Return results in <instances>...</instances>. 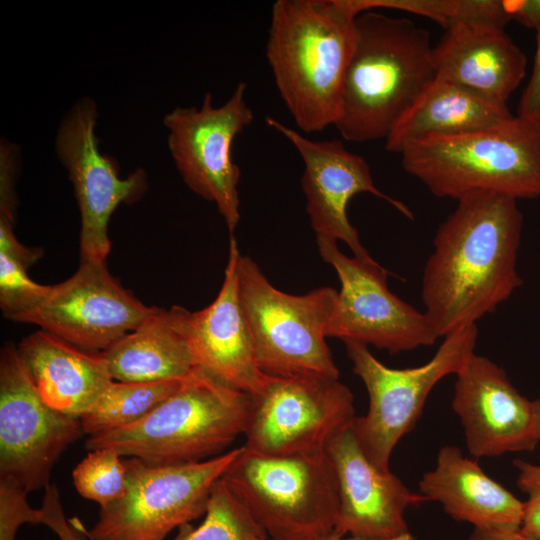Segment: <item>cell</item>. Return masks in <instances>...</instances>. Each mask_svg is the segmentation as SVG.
Segmentation results:
<instances>
[{
	"label": "cell",
	"instance_id": "cell-1",
	"mask_svg": "<svg viewBox=\"0 0 540 540\" xmlns=\"http://www.w3.org/2000/svg\"><path fill=\"white\" fill-rule=\"evenodd\" d=\"M457 201L437 229L422 275L424 312L439 337L476 324L522 285L518 200L475 191Z\"/></svg>",
	"mask_w": 540,
	"mask_h": 540
},
{
	"label": "cell",
	"instance_id": "cell-2",
	"mask_svg": "<svg viewBox=\"0 0 540 540\" xmlns=\"http://www.w3.org/2000/svg\"><path fill=\"white\" fill-rule=\"evenodd\" d=\"M357 15L351 0H277L272 6L266 57L303 132L322 131L339 117Z\"/></svg>",
	"mask_w": 540,
	"mask_h": 540
},
{
	"label": "cell",
	"instance_id": "cell-3",
	"mask_svg": "<svg viewBox=\"0 0 540 540\" xmlns=\"http://www.w3.org/2000/svg\"><path fill=\"white\" fill-rule=\"evenodd\" d=\"M356 38L335 127L343 139H386L435 80L429 33L404 17L368 10L355 19Z\"/></svg>",
	"mask_w": 540,
	"mask_h": 540
},
{
	"label": "cell",
	"instance_id": "cell-4",
	"mask_svg": "<svg viewBox=\"0 0 540 540\" xmlns=\"http://www.w3.org/2000/svg\"><path fill=\"white\" fill-rule=\"evenodd\" d=\"M399 154L404 170L439 198L475 191L540 197V121L514 116L470 134L417 139Z\"/></svg>",
	"mask_w": 540,
	"mask_h": 540
},
{
	"label": "cell",
	"instance_id": "cell-5",
	"mask_svg": "<svg viewBox=\"0 0 540 540\" xmlns=\"http://www.w3.org/2000/svg\"><path fill=\"white\" fill-rule=\"evenodd\" d=\"M250 395L196 371L140 421L88 436V450L113 448L154 465L200 462L244 433Z\"/></svg>",
	"mask_w": 540,
	"mask_h": 540
},
{
	"label": "cell",
	"instance_id": "cell-6",
	"mask_svg": "<svg viewBox=\"0 0 540 540\" xmlns=\"http://www.w3.org/2000/svg\"><path fill=\"white\" fill-rule=\"evenodd\" d=\"M221 480L270 540H327L339 511V485L327 452L271 456L244 445Z\"/></svg>",
	"mask_w": 540,
	"mask_h": 540
},
{
	"label": "cell",
	"instance_id": "cell-7",
	"mask_svg": "<svg viewBox=\"0 0 540 540\" xmlns=\"http://www.w3.org/2000/svg\"><path fill=\"white\" fill-rule=\"evenodd\" d=\"M240 300L257 363L270 377L338 379L339 370L326 342L337 297L329 286L303 295L275 288L248 256L238 259Z\"/></svg>",
	"mask_w": 540,
	"mask_h": 540
},
{
	"label": "cell",
	"instance_id": "cell-8",
	"mask_svg": "<svg viewBox=\"0 0 540 540\" xmlns=\"http://www.w3.org/2000/svg\"><path fill=\"white\" fill-rule=\"evenodd\" d=\"M476 324L461 327L444 337L426 363L402 369L381 363L356 341H344L353 372L364 383L369 408L356 417L353 432L368 460L382 471H390V458L397 443L420 419L428 395L443 378L456 374L474 353Z\"/></svg>",
	"mask_w": 540,
	"mask_h": 540
},
{
	"label": "cell",
	"instance_id": "cell-9",
	"mask_svg": "<svg viewBox=\"0 0 540 540\" xmlns=\"http://www.w3.org/2000/svg\"><path fill=\"white\" fill-rule=\"evenodd\" d=\"M241 447L200 462L154 465L124 460L126 490L100 507L90 540H165L175 528L205 514L214 485L236 459Z\"/></svg>",
	"mask_w": 540,
	"mask_h": 540
},
{
	"label": "cell",
	"instance_id": "cell-10",
	"mask_svg": "<svg viewBox=\"0 0 540 540\" xmlns=\"http://www.w3.org/2000/svg\"><path fill=\"white\" fill-rule=\"evenodd\" d=\"M246 92L247 84L239 82L221 106H215L207 92L199 107H176L163 117L178 173L194 193L216 205L230 235L240 221L241 172L233 161L232 145L254 119Z\"/></svg>",
	"mask_w": 540,
	"mask_h": 540
},
{
	"label": "cell",
	"instance_id": "cell-11",
	"mask_svg": "<svg viewBox=\"0 0 540 540\" xmlns=\"http://www.w3.org/2000/svg\"><path fill=\"white\" fill-rule=\"evenodd\" d=\"M250 398L244 446L264 455L324 451L356 418L353 394L339 379L271 377Z\"/></svg>",
	"mask_w": 540,
	"mask_h": 540
},
{
	"label": "cell",
	"instance_id": "cell-12",
	"mask_svg": "<svg viewBox=\"0 0 540 540\" xmlns=\"http://www.w3.org/2000/svg\"><path fill=\"white\" fill-rule=\"evenodd\" d=\"M316 242L322 259L334 267L341 284L327 337L371 345L390 354L435 343L439 336L425 312L389 290L388 272L373 258L348 257L336 240L327 237L316 236Z\"/></svg>",
	"mask_w": 540,
	"mask_h": 540
},
{
	"label": "cell",
	"instance_id": "cell-13",
	"mask_svg": "<svg viewBox=\"0 0 540 540\" xmlns=\"http://www.w3.org/2000/svg\"><path fill=\"white\" fill-rule=\"evenodd\" d=\"M98 115L94 99H78L59 124L55 151L68 173L80 211L81 260L106 262L111 248L110 217L120 204L134 203L144 195L148 176L137 168L120 178L117 161L100 151L95 133Z\"/></svg>",
	"mask_w": 540,
	"mask_h": 540
},
{
	"label": "cell",
	"instance_id": "cell-14",
	"mask_svg": "<svg viewBox=\"0 0 540 540\" xmlns=\"http://www.w3.org/2000/svg\"><path fill=\"white\" fill-rule=\"evenodd\" d=\"M83 433L81 420L49 407L15 346L0 355V478L28 493L50 484L52 468Z\"/></svg>",
	"mask_w": 540,
	"mask_h": 540
},
{
	"label": "cell",
	"instance_id": "cell-15",
	"mask_svg": "<svg viewBox=\"0 0 540 540\" xmlns=\"http://www.w3.org/2000/svg\"><path fill=\"white\" fill-rule=\"evenodd\" d=\"M155 309L121 286L106 262L81 260L71 277L52 285L46 300L17 321L38 325L85 351L104 352Z\"/></svg>",
	"mask_w": 540,
	"mask_h": 540
},
{
	"label": "cell",
	"instance_id": "cell-16",
	"mask_svg": "<svg viewBox=\"0 0 540 540\" xmlns=\"http://www.w3.org/2000/svg\"><path fill=\"white\" fill-rule=\"evenodd\" d=\"M266 123L283 135L303 160L301 186L306 199V211L316 236L343 241L354 257L372 259L347 216L349 201L359 193H371L413 219L407 205L375 186L366 160L348 151L342 141L311 140L269 116L266 117Z\"/></svg>",
	"mask_w": 540,
	"mask_h": 540
},
{
	"label": "cell",
	"instance_id": "cell-17",
	"mask_svg": "<svg viewBox=\"0 0 540 540\" xmlns=\"http://www.w3.org/2000/svg\"><path fill=\"white\" fill-rule=\"evenodd\" d=\"M455 375L452 408L473 457L532 451L538 445L533 400L514 387L503 368L473 353Z\"/></svg>",
	"mask_w": 540,
	"mask_h": 540
},
{
	"label": "cell",
	"instance_id": "cell-18",
	"mask_svg": "<svg viewBox=\"0 0 540 540\" xmlns=\"http://www.w3.org/2000/svg\"><path fill=\"white\" fill-rule=\"evenodd\" d=\"M326 450L339 485L334 532L352 540H413L405 511L428 500L411 492L391 471L374 466L361 450L352 426Z\"/></svg>",
	"mask_w": 540,
	"mask_h": 540
},
{
	"label": "cell",
	"instance_id": "cell-19",
	"mask_svg": "<svg viewBox=\"0 0 540 540\" xmlns=\"http://www.w3.org/2000/svg\"><path fill=\"white\" fill-rule=\"evenodd\" d=\"M240 252L230 235L224 281L207 307L189 312L188 336L197 370L250 396L261 392L271 377L260 369L239 294Z\"/></svg>",
	"mask_w": 540,
	"mask_h": 540
},
{
	"label": "cell",
	"instance_id": "cell-20",
	"mask_svg": "<svg viewBox=\"0 0 540 540\" xmlns=\"http://www.w3.org/2000/svg\"><path fill=\"white\" fill-rule=\"evenodd\" d=\"M436 77L506 103L525 76L526 57L504 27L454 24L432 50Z\"/></svg>",
	"mask_w": 540,
	"mask_h": 540
},
{
	"label": "cell",
	"instance_id": "cell-21",
	"mask_svg": "<svg viewBox=\"0 0 540 540\" xmlns=\"http://www.w3.org/2000/svg\"><path fill=\"white\" fill-rule=\"evenodd\" d=\"M17 350L42 400L75 418L88 413L113 381L102 352L85 351L44 330L25 337Z\"/></svg>",
	"mask_w": 540,
	"mask_h": 540
},
{
	"label": "cell",
	"instance_id": "cell-22",
	"mask_svg": "<svg viewBox=\"0 0 540 540\" xmlns=\"http://www.w3.org/2000/svg\"><path fill=\"white\" fill-rule=\"evenodd\" d=\"M420 494L442 505L444 512L473 529H518L524 502L488 476L456 446H443L435 467L419 481Z\"/></svg>",
	"mask_w": 540,
	"mask_h": 540
},
{
	"label": "cell",
	"instance_id": "cell-23",
	"mask_svg": "<svg viewBox=\"0 0 540 540\" xmlns=\"http://www.w3.org/2000/svg\"><path fill=\"white\" fill-rule=\"evenodd\" d=\"M187 309L157 308L103 353L115 381L186 379L197 370L188 336Z\"/></svg>",
	"mask_w": 540,
	"mask_h": 540
},
{
	"label": "cell",
	"instance_id": "cell-24",
	"mask_svg": "<svg viewBox=\"0 0 540 540\" xmlns=\"http://www.w3.org/2000/svg\"><path fill=\"white\" fill-rule=\"evenodd\" d=\"M513 117L506 103L436 77L392 129L385 148L399 153L417 139L470 134L494 128Z\"/></svg>",
	"mask_w": 540,
	"mask_h": 540
},
{
	"label": "cell",
	"instance_id": "cell-25",
	"mask_svg": "<svg viewBox=\"0 0 540 540\" xmlns=\"http://www.w3.org/2000/svg\"><path fill=\"white\" fill-rule=\"evenodd\" d=\"M186 379L113 380L95 406L80 418L83 433L96 435L140 421L178 390Z\"/></svg>",
	"mask_w": 540,
	"mask_h": 540
},
{
	"label": "cell",
	"instance_id": "cell-26",
	"mask_svg": "<svg viewBox=\"0 0 540 540\" xmlns=\"http://www.w3.org/2000/svg\"><path fill=\"white\" fill-rule=\"evenodd\" d=\"M260 537H267L265 531L220 479L212 489L202 523L196 528L190 523L182 525L173 540H256Z\"/></svg>",
	"mask_w": 540,
	"mask_h": 540
},
{
	"label": "cell",
	"instance_id": "cell-27",
	"mask_svg": "<svg viewBox=\"0 0 540 540\" xmlns=\"http://www.w3.org/2000/svg\"><path fill=\"white\" fill-rule=\"evenodd\" d=\"M357 13L394 9L427 17L444 29L463 22L505 27L510 21L505 2L499 0H351Z\"/></svg>",
	"mask_w": 540,
	"mask_h": 540
},
{
	"label": "cell",
	"instance_id": "cell-28",
	"mask_svg": "<svg viewBox=\"0 0 540 540\" xmlns=\"http://www.w3.org/2000/svg\"><path fill=\"white\" fill-rule=\"evenodd\" d=\"M121 457L113 448L90 451L73 471L78 493L100 507L119 499L127 481V468Z\"/></svg>",
	"mask_w": 540,
	"mask_h": 540
},
{
	"label": "cell",
	"instance_id": "cell-29",
	"mask_svg": "<svg viewBox=\"0 0 540 540\" xmlns=\"http://www.w3.org/2000/svg\"><path fill=\"white\" fill-rule=\"evenodd\" d=\"M27 269L0 252V307L4 316L14 321L40 306L52 289V285L31 280Z\"/></svg>",
	"mask_w": 540,
	"mask_h": 540
},
{
	"label": "cell",
	"instance_id": "cell-30",
	"mask_svg": "<svg viewBox=\"0 0 540 540\" xmlns=\"http://www.w3.org/2000/svg\"><path fill=\"white\" fill-rule=\"evenodd\" d=\"M27 494L16 482L0 478V540H15L18 528L24 523L45 524L43 508H32Z\"/></svg>",
	"mask_w": 540,
	"mask_h": 540
},
{
	"label": "cell",
	"instance_id": "cell-31",
	"mask_svg": "<svg viewBox=\"0 0 540 540\" xmlns=\"http://www.w3.org/2000/svg\"><path fill=\"white\" fill-rule=\"evenodd\" d=\"M517 485L527 495L521 531L540 539V457L537 463L516 459Z\"/></svg>",
	"mask_w": 540,
	"mask_h": 540
},
{
	"label": "cell",
	"instance_id": "cell-32",
	"mask_svg": "<svg viewBox=\"0 0 540 540\" xmlns=\"http://www.w3.org/2000/svg\"><path fill=\"white\" fill-rule=\"evenodd\" d=\"M20 164V148L2 139L0 142V218L14 223L16 213L15 183Z\"/></svg>",
	"mask_w": 540,
	"mask_h": 540
},
{
	"label": "cell",
	"instance_id": "cell-33",
	"mask_svg": "<svg viewBox=\"0 0 540 540\" xmlns=\"http://www.w3.org/2000/svg\"><path fill=\"white\" fill-rule=\"evenodd\" d=\"M42 508L46 515L45 525L58 535L59 540H90L78 518L66 519L59 491L52 483L45 488Z\"/></svg>",
	"mask_w": 540,
	"mask_h": 540
},
{
	"label": "cell",
	"instance_id": "cell-34",
	"mask_svg": "<svg viewBox=\"0 0 540 540\" xmlns=\"http://www.w3.org/2000/svg\"><path fill=\"white\" fill-rule=\"evenodd\" d=\"M536 31V52L532 73L525 87L519 105L518 117L540 121V28Z\"/></svg>",
	"mask_w": 540,
	"mask_h": 540
},
{
	"label": "cell",
	"instance_id": "cell-35",
	"mask_svg": "<svg viewBox=\"0 0 540 540\" xmlns=\"http://www.w3.org/2000/svg\"><path fill=\"white\" fill-rule=\"evenodd\" d=\"M13 224L10 221L0 219V252L14 258L28 268L42 256L43 251L21 244L14 234Z\"/></svg>",
	"mask_w": 540,
	"mask_h": 540
},
{
	"label": "cell",
	"instance_id": "cell-36",
	"mask_svg": "<svg viewBox=\"0 0 540 540\" xmlns=\"http://www.w3.org/2000/svg\"><path fill=\"white\" fill-rule=\"evenodd\" d=\"M510 19L527 28H540V0L505 1Z\"/></svg>",
	"mask_w": 540,
	"mask_h": 540
},
{
	"label": "cell",
	"instance_id": "cell-37",
	"mask_svg": "<svg viewBox=\"0 0 540 540\" xmlns=\"http://www.w3.org/2000/svg\"><path fill=\"white\" fill-rule=\"evenodd\" d=\"M466 540H540L518 529H473Z\"/></svg>",
	"mask_w": 540,
	"mask_h": 540
},
{
	"label": "cell",
	"instance_id": "cell-38",
	"mask_svg": "<svg viewBox=\"0 0 540 540\" xmlns=\"http://www.w3.org/2000/svg\"><path fill=\"white\" fill-rule=\"evenodd\" d=\"M535 426L538 439L540 441V399L533 400Z\"/></svg>",
	"mask_w": 540,
	"mask_h": 540
},
{
	"label": "cell",
	"instance_id": "cell-39",
	"mask_svg": "<svg viewBox=\"0 0 540 540\" xmlns=\"http://www.w3.org/2000/svg\"><path fill=\"white\" fill-rule=\"evenodd\" d=\"M256 540H270V539H268L267 537H260V538H257ZM327 540H352V539L348 537H342L338 533L333 532V534Z\"/></svg>",
	"mask_w": 540,
	"mask_h": 540
}]
</instances>
